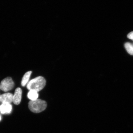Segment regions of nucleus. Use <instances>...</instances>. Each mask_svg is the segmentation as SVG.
<instances>
[{
    "label": "nucleus",
    "mask_w": 133,
    "mask_h": 133,
    "mask_svg": "<svg viewBox=\"0 0 133 133\" xmlns=\"http://www.w3.org/2000/svg\"><path fill=\"white\" fill-rule=\"evenodd\" d=\"M46 84L45 79L42 76H38L28 83L27 88L29 90H34L38 92L44 89Z\"/></svg>",
    "instance_id": "1"
},
{
    "label": "nucleus",
    "mask_w": 133,
    "mask_h": 133,
    "mask_svg": "<svg viewBox=\"0 0 133 133\" xmlns=\"http://www.w3.org/2000/svg\"><path fill=\"white\" fill-rule=\"evenodd\" d=\"M47 105L45 101L39 99L31 101L29 103L30 110L35 113H39L44 111L47 107Z\"/></svg>",
    "instance_id": "2"
},
{
    "label": "nucleus",
    "mask_w": 133,
    "mask_h": 133,
    "mask_svg": "<svg viewBox=\"0 0 133 133\" xmlns=\"http://www.w3.org/2000/svg\"><path fill=\"white\" fill-rule=\"evenodd\" d=\"M14 83L10 77H7L2 81L0 84V89L7 92L12 89L14 87Z\"/></svg>",
    "instance_id": "3"
},
{
    "label": "nucleus",
    "mask_w": 133,
    "mask_h": 133,
    "mask_svg": "<svg viewBox=\"0 0 133 133\" xmlns=\"http://www.w3.org/2000/svg\"><path fill=\"white\" fill-rule=\"evenodd\" d=\"M22 91L20 88H17L15 91L14 94L13 95V102L15 104H19L21 102Z\"/></svg>",
    "instance_id": "4"
},
{
    "label": "nucleus",
    "mask_w": 133,
    "mask_h": 133,
    "mask_svg": "<svg viewBox=\"0 0 133 133\" xmlns=\"http://www.w3.org/2000/svg\"><path fill=\"white\" fill-rule=\"evenodd\" d=\"M13 95L11 93H6L0 96L1 102L2 103H8L10 104L13 102Z\"/></svg>",
    "instance_id": "5"
},
{
    "label": "nucleus",
    "mask_w": 133,
    "mask_h": 133,
    "mask_svg": "<svg viewBox=\"0 0 133 133\" xmlns=\"http://www.w3.org/2000/svg\"><path fill=\"white\" fill-rule=\"evenodd\" d=\"M12 106L8 103H2L0 106V111L3 114H10L12 111Z\"/></svg>",
    "instance_id": "6"
},
{
    "label": "nucleus",
    "mask_w": 133,
    "mask_h": 133,
    "mask_svg": "<svg viewBox=\"0 0 133 133\" xmlns=\"http://www.w3.org/2000/svg\"><path fill=\"white\" fill-rule=\"evenodd\" d=\"M31 73V71H29L25 74L23 76L21 81L22 86L24 87L27 84L30 77Z\"/></svg>",
    "instance_id": "7"
},
{
    "label": "nucleus",
    "mask_w": 133,
    "mask_h": 133,
    "mask_svg": "<svg viewBox=\"0 0 133 133\" xmlns=\"http://www.w3.org/2000/svg\"><path fill=\"white\" fill-rule=\"evenodd\" d=\"M39 96L38 92L34 90H30L28 94V97L31 101L37 99Z\"/></svg>",
    "instance_id": "8"
},
{
    "label": "nucleus",
    "mask_w": 133,
    "mask_h": 133,
    "mask_svg": "<svg viewBox=\"0 0 133 133\" xmlns=\"http://www.w3.org/2000/svg\"><path fill=\"white\" fill-rule=\"evenodd\" d=\"M124 47L126 51L129 54L133 55V45L129 42H127L124 44Z\"/></svg>",
    "instance_id": "9"
},
{
    "label": "nucleus",
    "mask_w": 133,
    "mask_h": 133,
    "mask_svg": "<svg viewBox=\"0 0 133 133\" xmlns=\"http://www.w3.org/2000/svg\"><path fill=\"white\" fill-rule=\"evenodd\" d=\"M127 37L129 39L133 41V31L129 33V34L128 35Z\"/></svg>",
    "instance_id": "10"
},
{
    "label": "nucleus",
    "mask_w": 133,
    "mask_h": 133,
    "mask_svg": "<svg viewBox=\"0 0 133 133\" xmlns=\"http://www.w3.org/2000/svg\"><path fill=\"white\" fill-rule=\"evenodd\" d=\"M1 115H0V121H1Z\"/></svg>",
    "instance_id": "11"
},
{
    "label": "nucleus",
    "mask_w": 133,
    "mask_h": 133,
    "mask_svg": "<svg viewBox=\"0 0 133 133\" xmlns=\"http://www.w3.org/2000/svg\"><path fill=\"white\" fill-rule=\"evenodd\" d=\"M0 96H1V95H0ZM1 99H0V102H1Z\"/></svg>",
    "instance_id": "12"
}]
</instances>
